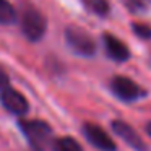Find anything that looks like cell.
I'll return each mask as SVG.
<instances>
[{
	"label": "cell",
	"instance_id": "obj_9",
	"mask_svg": "<svg viewBox=\"0 0 151 151\" xmlns=\"http://www.w3.org/2000/svg\"><path fill=\"white\" fill-rule=\"evenodd\" d=\"M85 8L88 12H91L93 15L99 18H106L109 17L111 13V4H109V0H81Z\"/></svg>",
	"mask_w": 151,
	"mask_h": 151
},
{
	"label": "cell",
	"instance_id": "obj_8",
	"mask_svg": "<svg viewBox=\"0 0 151 151\" xmlns=\"http://www.w3.org/2000/svg\"><path fill=\"white\" fill-rule=\"evenodd\" d=\"M102 44H104L106 54L109 59H112L114 62H127L130 59V49L127 47V44L124 41H120L117 36L111 33L102 34Z\"/></svg>",
	"mask_w": 151,
	"mask_h": 151
},
{
	"label": "cell",
	"instance_id": "obj_2",
	"mask_svg": "<svg viewBox=\"0 0 151 151\" xmlns=\"http://www.w3.org/2000/svg\"><path fill=\"white\" fill-rule=\"evenodd\" d=\"M20 28L29 42H39L47 29V20L36 7L26 5L20 13Z\"/></svg>",
	"mask_w": 151,
	"mask_h": 151
},
{
	"label": "cell",
	"instance_id": "obj_3",
	"mask_svg": "<svg viewBox=\"0 0 151 151\" xmlns=\"http://www.w3.org/2000/svg\"><path fill=\"white\" fill-rule=\"evenodd\" d=\"M65 42L68 49H72L76 55L81 57H93L96 54V41L86 29L80 26H67L65 33Z\"/></svg>",
	"mask_w": 151,
	"mask_h": 151
},
{
	"label": "cell",
	"instance_id": "obj_7",
	"mask_svg": "<svg viewBox=\"0 0 151 151\" xmlns=\"http://www.w3.org/2000/svg\"><path fill=\"white\" fill-rule=\"evenodd\" d=\"M0 102L10 114L15 115H24L29 111V102L21 94L20 91L13 88H5L0 94Z\"/></svg>",
	"mask_w": 151,
	"mask_h": 151
},
{
	"label": "cell",
	"instance_id": "obj_14",
	"mask_svg": "<svg viewBox=\"0 0 151 151\" xmlns=\"http://www.w3.org/2000/svg\"><path fill=\"white\" fill-rule=\"evenodd\" d=\"M8 83H10V78H8V73L5 72V68L0 65V91H4L5 88H8Z\"/></svg>",
	"mask_w": 151,
	"mask_h": 151
},
{
	"label": "cell",
	"instance_id": "obj_1",
	"mask_svg": "<svg viewBox=\"0 0 151 151\" xmlns=\"http://www.w3.org/2000/svg\"><path fill=\"white\" fill-rule=\"evenodd\" d=\"M18 127L34 151H49L50 148H54L55 140H54L52 128L47 122L37 119H31V120L21 119L18 122Z\"/></svg>",
	"mask_w": 151,
	"mask_h": 151
},
{
	"label": "cell",
	"instance_id": "obj_11",
	"mask_svg": "<svg viewBox=\"0 0 151 151\" xmlns=\"http://www.w3.org/2000/svg\"><path fill=\"white\" fill-rule=\"evenodd\" d=\"M54 151H83L81 145L72 137H62L57 138L54 143Z\"/></svg>",
	"mask_w": 151,
	"mask_h": 151
},
{
	"label": "cell",
	"instance_id": "obj_13",
	"mask_svg": "<svg viewBox=\"0 0 151 151\" xmlns=\"http://www.w3.org/2000/svg\"><path fill=\"white\" fill-rule=\"evenodd\" d=\"M125 7L132 13H143L150 8V2L148 0H125Z\"/></svg>",
	"mask_w": 151,
	"mask_h": 151
},
{
	"label": "cell",
	"instance_id": "obj_15",
	"mask_svg": "<svg viewBox=\"0 0 151 151\" xmlns=\"http://www.w3.org/2000/svg\"><path fill=\"white\" fill-rule=\"evenodd\" d=\"M145 130H146V133L151 137V122H148V124H146V127H145Z\"/></svg>",
	"mask_w": 151,
	"mask_h": 151
},
{
	"label": "cell",
	"instance_id": "obj_5",
	"mask_svg": "<svg viewBox=\"0 0 151 151\" xmlns=\"http://www.w3.org/2000/svg\"><path fill=\"white\" fill-rule=\"evenodd\" d=\"M81 130H83V135L86 137V140L94 148H98L99 151H117V146H115L114 140L109 137V133L101 125L86 122V124H83Z\"/></svg>",
	"mask_w": 151,
	"mask_h": 151
},
{
	"label": "cell",
	"instance_id": "obj_12",
	"mask_svg": "<svg viewBox=\"0 0 151 151\" xmlns=\"http://www.w3.org/2000/svg\"><path fill=\"white\" fill-rule=\"evenodd\" d=\"M132 31H133L135 36L143 41L151 39V26L146 23H132Z\"/></svg>",
	"mask_w": 151,
	"mask_h": 151
},
{
	"label": "cell",
	"instance_id": "obj_10",
	"mask_svg": "<svg viewBox=\"0 0 151 151\" xmlns=\"http://www.w3.org/2000/svg\"><path fill=\"white\" fill-rule=\"evenodd\" d=\"M17 20V10L8 0H0V24H12Z\"/></svg>",
	"mask_w": 151,
	"mask_h": 151
},
{
	"label": "cell",
	"instance_id": "obj_6",
	"mask_svg": "<svg viewBox=\"0 0 151 151\" xmlns=\"http://www.w3.org/2000/svg\"><path fill=\"white\" fill-rule=\"evenodd\" d=\"M111 128H112V132H114L115 135H119V137L132 148V150H135V151H150L148 145L141 140V137L135 132V128L132 127V125H128L127 122L112 120Z\"/></svg>",
	"mask_w": 151,
	"mask_h": 151
},
{
	"label": "cell",
	"instance_id": "obj_4",
	"mask_svg": "<svg viewBox=\"0 0 151 151\" xmlns=\"http://www.w3.org/2000/svg\"><path fill=\"white\" fill-rule=\"evenodd\" d=\"M109 88L115 98L124 102H135L146 96V91L138 83H135L132 78L124 75L112 76V80L109 81Z\"/></svg>",
	"mask_w": 151,
	"mask_h": 151
}]
</instances>
